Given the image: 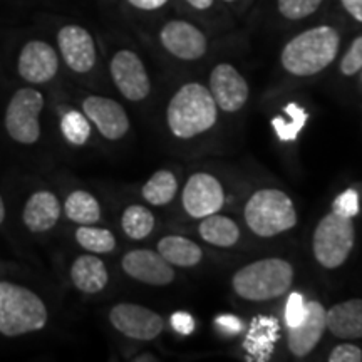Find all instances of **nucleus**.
<instances>
[{
	"instance_id": "obj_1",
	"label": "nucleus",
	"mask_w": 362,
	"mask_h": 362,
	"mask_svg": "<svg viewBox=\"0 0 362 362\" xmlns=\"http://www.w3.org/2000/svg\"><path fill=\"white\" fill-rule=\"evenodd\" d=\"M341 35L334 27L317 25L288 40L280 54L284 69L298 78L319 74L336 61Z\"/></svg>"
},
{
	"instance_id": "obj_2",
	"label": "nucleus",
	"mask_w": 362,
	"mask_h": 362,
	"mask_svg": "<svg viewBox=\"0 0 362 362\" xmlns=\"http://www.w3.org/2000/svg\"><path fill=\"white\" fill-rule=\"evenodd\" d=\"M166 117L176 138H194L216 123V103L205 86L188 83L181 86L171 98Z\"/></svg>"
},
{
	"instance_id": "obj_3",
	"label": "nucleus",
	"mask_w": 362,
	"mask_h": 362,
	"mask_svg": "<svg viewBox=\"0 0 362 362\" xmlns=\"http://www.w3.org/2000/svg\"><path fill=\"white\" fill-rule=\"evenodd\" d=\"M293 282V267L282 259H262L242 267L232 285L238 297L250 302H267L282 297Z\"/></svg>"
},
{
	"instance_id": "obj_4",
	"label": "nucleus",
	"mask_w": 362,
	"mask_h": 362,
	"mask_svg": "<svg viewBox=\"0 0 362 362\" xmlns=\"http://www.w3.org/2000/svg\"><path fill=\"white\" fill-rule=\"evenodd\" d=\"M47 324V309L33 291L22 285L0 282V334L17 337L37 332Z\"/></svg>"
},
{
	"instance_id": "obj_5",
	"label": "nucleus",
	"mask_w": 362,
	"mask_h": 362,
	"mask_svg": "<svg viewBox=\"0 0 362 362\" xmlns=\"http://www.w3.org/2000/svg\"><path fill=\"white\" fill-rule=\"evenodd\" d=\"M243 216L248 228L264 238L288 232L297 225V211L291 197L275 188L253 193L247 202Z\"/></svg>"
},
{
	"instance_id": "obj_6",
	"label": "nucleus",
	"mask_w": 362,
	"mask_h": 362,
	"mask_svg": "<svg viewBox=\"0 0 362 362\" xmlns=\"http://www.w3.org/2000/svg\"><path fill=\"white\" fill-rule=\"evenodd\" d=\"M354 242L356 230L352 218L330 211L317 225L312 238V250L320 265L325 269H337L351 255Z\"/></svg>"
},
{
	"instance_id": "obj_7",
	"label": "nucleus",
	"mask_w": 362,
	"mask_h": 362,
	"mask_svg": "<svg viewBox=\"0 0 362 362\" xmlns=\"http://www.w3.org/2000/svg\"><path fill=\"white\" fill-rule=\"evenodd\" d=\"M44 96L33 88L19 89L13 94L6 111V129L13 141L34 144L40 136L39 116Z\"/></svg>"
},
{
	"instance_id": "obj_8",
	"label": "nucleus",
	"mask_w": 362,
	"mask_h": 362,
	"mask_svg": "<svg viewBox=\"0 0 362 362\" xmlns=\"http://www.w3.org/2000/svg\"><path fill=\"white\" fill-rule=\"evenodd\" d=\"M185 211L192 218H205L218 210L225 203L223 187L215 176L208 173H194L188 178L181 194Z\"/></svg>"
},
{
	"instance_id": "obj_9",
	"label": "nucleus",
	"mask_w": 362,
	"mask_h": 362,
	"mask_svg": "<svg viewBox=\"0 0 362 362\" xmlns=\"http://www.w3.org/2000/svg\"><path fill=\"white\" fill-rule=\"evenodd\" d=\"M110 71L116 88L126 99L143 101L144 98H148L151 83H149L146 67L138 54L128 49L116 52L111 59Z\"/></svg>"
},
{
	"instance_id": "obj_10",
	"label": "nucleus",
	"mask_w": 362,
	"mask_h": 362,
	"mask_svg": "<svg viewBox=\"0 0 362 362\" xmlns=\"http://www.w3.org/2000/svg\"><path fill=\"white\" fill-rule=\"evenodd\" d=\"M111 324L126 337L136 341H153L163 332L165 322L155 310L136 304H117L111 309Z\"/></svg>"
},
{
	"instance_id": "obj_11",
	"label": "nucleus",
	"mask_w": 362,
	"mask_h": 362,
	"mask_svg": "<svg viewBox=\"0 0 362 362\" xmlns=\"http://www.w3.org/2000/svg\"><path fill=\"white\" fill-rule=\"evenodd\" d=\"M160 40L171 56L183 61H197L205 56L208 49L205 34L187 21H170L168 24L163 25Z\"/></svg>"
},
{
	"instance_id": "obj_12",
	"label": "nucleus",
	"mask_w": 362,
	"mask_h": 362,
	"mask_svg": "<svg viewBox=\"0 0 362 362\" xmlns=\"http://www.w3.org/2000/svg\"><path fill=\"white\" fill-rule=\"evenodd\" d=\"M210 93L216 106L225 112H235L245 106L248 84L232 64H218L210 74Z\"/></svg>"
},
{
	"instance_id": "obj_13",
	"label": "nucleus",
	"mask_w": 362,
	"mask_h": 362,
	"mask_svg": "<svg viewBox=\"0 0 362 362\" xmlns=\"http://www.w3.org/2000/svg\"><path fill=\"white\" fill-rule=\"evenodd\" d=\"M57 44L64 62L74 72L84 74L96 64V45L84 27L66 25L59 30Z\"/></svg>"
},
{
	"instance_id": "obj_14",
	"label": "nucleus",
	"mask_w": 362,
	"mask_h": 362,
	"mask_svg": "<svg viewBox=\"0 0 362 362\" xmlns=\"http://www.w3.org/2000/svg\"><path fill=\"white\" fill-rule=\"evenodd\" d=\"M21 78L30 84L49 83L59 69V57L51 44L44 40H30L22 47L17 62Z\"/></svg>"
},
{
	"instance_id": "obj_15",
	"label": "nucleus",
	"mask_w": 362,
	"mask_h": 362,
	"mask_svg": "<svg viewBox=\"0 0 362 362\" xmlns=\"http://www.w3.org/2000/svg\"><path fill=\"white\" fill-rule=\"evenodd\" d=\"M83 111L93 121L99 133L107 139H121L128 133L129 119L124 107L115 99L103 96H89L83 101Z\"/></svg>"
},
{
	"instance_id": "obj_16",
	"label": "nucleus",
	"mask_w": 362,
	"mask_h": 362,
	"mask_svg": "<svg viewBox=\"0 0 362 362\" xmlns=\"http://www.w3.org/2000/svg\"><path fill=\"white\" fill-rule=\"evenodd\" d=\"M123 270L131 279L148 285H170L175 280V270L158 252L133 250L123 257Z\"/></svg>"
},
{
	"instance_id": "obj_17",
	"label": "nucleus",
	"mask_w": 362,
	"mask_h": 362,
	"mask_svg": "<svg viewBox=\"0 0 362 362\" xmlns=\"http://www.w3.org/2000/svg\"><path fill=\"white\" fill-rule=\"evenodd\" d=\"M325 310L320 302H307L304 319L296 327H288L287 344L288 349L296 357H305L315 349L317 344L322 339L327 322H325Z\"/></svg>"
},
{
	"instance_id": "obj_18",
	"label": "nucleus",
	"mask_w": 362,
	"mask_h": 362,
	"mask_svg": "<svg viewBox=\"0 0 362 362\" xmlns=\"http://www.w3.org/2000/svg\"><path fill=\"white\" fill-rule=\"evenodd\" d=\"M280 336V325L275 317L257 315L253 317L250 327L243 342V349L247 351L248 361L265 362L274 354L275 344Z\"/></svg>"
},
{
	"instance_id": "obj_19",
	"label": "nucleus",
	"mask_w": 362,
	"mask_h": 362,
	"mask_svg": "<svg viewBox=\"0 0 362 362\" xmlns=\"http://www.w3.org/2000/svg\"><path fill=\"white\" fill-rule=\"evenodd\" d=\"M325 322L330 334L337 339H362V298H351L332 305L325 312Z\"/></svg>"
},
{
	"instance_id": "obj_20",
	"label": "nucleus",
	"mask_w": 362,
	"mask_h": 362,
	"mask_svg": "<svg viewBox=\"0 0 362 362\" xmlns=\"http://www.w3.org/2000/svg\"><path fill=\"white\" fill-rule=\"evenodd\" d=\"M61 216V203L51 192H37L29 198L24 208V223L30 232L42 233L51 230Z\"/></svg>"
},
{
	"instance_id": "obj_21",
	"label": "nucleus",
	"mask_w": 362,
	"mask_h": 362,
	"mask_svg": "<svg viewBox=\"0 0 362 362\" xmlns=\"http://www.w3.org/2000/svg\"><path fill=\"white\" fill-rule=\"evenodd\" d=\"M71 279L81 292L98 293L107 285L110 275L101 259L94 255H83L72 264Z\"/></svg>"
},
{
	"instance_id": "obj_22",
	"label": "nucleus",
	"mask_w": 362,
	"mask_h": 362,
	"mask_svg": "<svg viewBox=\"0 0 362 362\" xmlns=\"http://www.w3.org/2000/svg\"><path fill=\"white\" fill-rule=\"evenodd\" d=\"M158 253L171 265L178 267H194L203 259L202 248L193 240L170 235L160 240L158 243Z\"/></svg>"
},
{
	"instance_id": "obj_23",
	"label": "nucleus",
	"mask_w": 362,
	"mask_h": 362,
	"mask_svg": "<svg viewBox=\"0 0 362 362\" xmlns=\"http://www.w3.org/2000/svg\"><path fill=\"white\" fill-rule=\"evenodd\" d=\"M200 223V237L210 245L215 247H233L240 238V228L232 218L228 216L214 214L202 218Z\"/></svg>"
},
{
	"instance_id": "obj_24",
	"label": "nucleus",
	"mask_w": 362,
	"mask_h": 362,
	"mask_svg": "<svg viewBox=\"0 0 362 362\" xmlns=\"http://www.w3.org/2000/svg\"><path fill=\"white\" fill-rule=\"evenodd\" d=\"M66 216L79 225H93L101 218V206L88 192H74L67 197L64 205Z\"/></svg>"
},
{
	"instance_id": "obj_25",
	"label": "nucleus",
	"mask_w": 362,
	"mask_h": 362,
	"mask_svg": "<svg viewBox=\"0 0 362 362\" xmlns=\"http://www.w3.org/2000/svg\"><path fill=\"white\" fill-rule=\"evenodd\" d=\"M178 192L176 176L168 170H160L143 187V198L155 206L168 205Z\"/></svg>"
},
{
	"instance_id": "obj_26",
	"label": "nucleus",
	"mask_w": 362,
	"mask_h": 362,
	"mask_svg": "<svg viewBox=\"0 0 362 362\" xmlns=\"http://www.w3.org/2000/svg\"><path fill=\"white\" fill-rule=\"evenodd\" d=\"M123 232L133 240H143L155 228V215L146 206L131 205L124 210L121 218Z\"/></svg>"
},
{
	"instance_id": "obj_27",
	"label": "nucleus",
	"mask_w": 362,
	"mask_h": 362,
	"mask_svg": "<svg viewBox=\"0 0 362 362\" xmlns=\"http://www.w3.org/2000/svg\"><path fill=\"white\" fill-rule=\"evenodd\" d=\"M285 115H288L291 119H285L284 116L274 117L272 119V126H274L275 133H277L280 141H296L298 133L304 128L307 123V111L298 104L291 103L285 107Z\"/></svg>"
},
{
	"instance_id": "obj_28",
	"label": "nucleus",
	"mask_w": 362,
	"mask_h": 362,
	"mask_svg": "<svg viewBox=\"0 0 362 362\" xmlns=\"http://www.w3.org/2000/svg\"><path fill=\"white\" fill-rule=\"evenodd\" d=\"M76 240L83 248L93 253H107L116 247V238L110 230L96 228L90 225H81L76 232Z\"/></svg>"
},
{
	"instance_id": "obj_29",
	"label": "nucleus",
	"mask_w": 362,
	"mask_h": 362,
	"mask_svg": "<svg viewBox=\"0 0 362 362\" xmlns=\"http://www.w3.org/2000/svg\"><path fill=\"white\" fill-rule=\"evenodd\" d=\"M61 131L64 138L71 144H84L90 136V124L86 115H81L79 111H69L62 116Z\"/></svg>"
},
{
	"instance_id": "obj_30",
	"label": "nucleus",
	"mask_w": 362,
	"mask_h": 362,
	"mask_svg": "<svg viewBox=\"0 0 362 362\" xmlns=\"http://www.w3.org/2000/svg\"><path fill=\"white\" fill-rule=\"evenodd\" d=\"M322 0H277L279 12L288 21H300L312 16Z\"/></svg>"
},
{
	"instance_id": "obj_31",
	"label": "nucleus",
	"mask_w": 362,
	"mask_h": 362,
	"mask_svg": "<svg viewBox=\"0 0 362 362\" xmlns=\"http://www.w3.org/2000/svg\"><path fill=\"white\" fill-rule=\"evenodd\" d=\"M334 214L346 216V218H354L359 214V194L356 189H346L342 192L332 203Z\"/></svg>"
},
{
	"instance_id": "obj_32",
	"label": "nucleus",
	"mask_w": 362,
	"mask_h": 362,
	"mask_svg": "<svg viewBox=\"0 0 362 362\" xmlns=\"http://www.w3.org/2000/svg\"><path fill=\"white\" fill-rule=\"evenodd\" d=\"M307 310V302L304 300V296L298 292H292L287 298L284 310V319L287 327H296V325L304 319Z\"/></svg>"
},
{
	"instance_id": "obj_33",
	"label": "nucleus",
	"mask_w": 362,
	"mask_h": 362,
	"mask_svg": "<svg viewBox=\"0 0 362 362\" xmlns=\"http://www.w3.org/2000/svg\"><path fill=\"white\" fill-rule=\"evenodd\" d=\"M362 69V35L354 39L341 61V72L344 76H354Z\"/></svg>"
},
{
	"instance_id": "obj_34",
	"label": "nucleus",
	"mask_w": 362,
	"mask_h": 362,
	"mask_svg": "<svg viewBox=\"0 0 362 362\" xmlns=\"http://www.w3.org/2000/svg\"><path fill=\"white\" fill-rule=\"evenodd\" d=\"M362 351L354 344H341L329 354V362H361Z\"/></svg>"
},
{
	"instance_id": "obj_35",
	"label": "nucleus",
	"mask_w": 362,
	"mask_h": 362,
	"mask_svg": "<svg viewBox=\"0 0 362 362\" xmlns=\"http://www.w3.org/2000/svg\"><path fill=\"white\" fill-rule=\"evenodd\" d=\"M170 322L175 332L181 334V336H189L194 330V319L192 314H188V312H175V314L171 315Z\"/></svg>"
},
{
	"instance_id": "obj_36",
	"label": "nucleus",
	"mask_w": 362,
	"mask_h": 362,
	"mask_svg": "<svg viewBox=\"0 0 362 362\" xmlns=\"http://www.w3.org/2000/svg\"><path fill=\"white\" fill-rule=\"evenodd\" d=\"M215 324H216V327L221 330V332L228 334V336H237V334L242 332V329H243V322L233 314H223V315L216 317Z\"/></svg>"
},
{
	"instance_id": "obj_37",
	"label": "nucleus",
	"mask_w": 362,
	"mask_h": 362,
	"mask_svg": "<svg viewBox=\"0 0 362 362\" xmlns=\"http://www.w3.org/2000/svg\"><path fill=\"white\" fill-rule=\"evenodd\" d=\"M128 2L139 11H158L165 4H168V0H128Z\"/></svg>"
},
{
	"instance_id": "obj_38",
	"label": "nucleus",
	"mask_w": 362,
	"mask_h": 362,
	"mask_svg": "<svg viewBox=\"0 0 362 362\" xmlns=\"http://www.w3.org/2000/svg\"><path fill=\"white\" fill-rule=\"evenodd\" d=\"M341 2L351 17H354L357 22H362V0H341Z\"/></svg>"
},
{
	"instance_id": "obj_39",
	"label": "nucleus",
	"mask_w": 362,
	"mask_h": 362,
	"mask_svg": "<svg viewBox=\"0 0 362 362\" xmlns=\"http://www.w3.org/2000/svg\"><path fill=\"white\" fill-rule=\"evenodd\" d=\"M189 6L198 8V11H206V8L211 7L214 0H187Z\"/></svg>"
},
{
	"instance_id": "obj_40",
	"label": "nucleus",
	"mask_w": 362,
	"mask_h": 362,
	"mask_svg": "<svg viewBox=\"0 0 362 362\" xmlns=\"http://www.w3.org/2000/svg\"><path fill=\"white\" fill-rule=\"evenodd\" d=\"M4 218H6V205H4L2 197H0V223H2Z\"/></svg>"
},
{
	"instance_id": "obj_41",
	"label": "nucleus",
	"mask_w": 362,
	"mask_h": 362,
	"mask_svg": "<svg viewBox=\"0 0 362 362\" xmlns=\"http://www.w3.org/2000/svg\"><path fill=\"white\" fill-rule=\"evenodd\" d=\"M136 361H155V357H138Z\"/></svg>"
},
{
	"instance_id": "obj_42",
	"label": "nucleus",
	"mask_w": 362,
	"mask_h": 362,
	"mask_svg": "<svg viewBox=\"0 0 362 362\" xmlns=\"http://www.w3.org/2000/svg\"><path fill=\"white\" fill-rule=\"evenodd\" d=\"M225 2H235V0H225Z\"/></svg>"
}]
</instances>
